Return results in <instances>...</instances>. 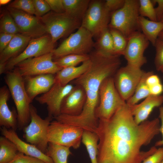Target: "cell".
<instances>
[{"instance_id": "1", "label": "cell", "mask_w": 163, "mask_h": 163, "mask_svg": "<svg viewBox=\"0 0 163 163\" xmlns=\"http://www.w3.org/2000/svg\"><path fill=\"white\" fill-rule=\"evenodd\" d=\"M160 125L158 118L137 124L126 103L109 120H99L98 163H142L157 149L141 150L160 133Z\"/></svg>"}, {"instance_id": "2", "label": "cell", "mask_w": 163, "mask_h": 163, "mask_svg": "<svg viewBox=\"0 0 163 163\" xmlns=\"http://www.w3.org/2000/svg\"><path fill=\"white\" fill-rule=\"evenodd\" d=\"M91 65L88 70L74 80L82 86L86 95V102L81 113L72 117L73 123L82 129L92 130L97 127L98 119L95 111L99 103V90L103 82L113 76L121 64L120 56L106 55L97 50L90 54Z\"/></svg>"}, {"instance_id": "3", "label": "cell", "mask_w": 163, "mask_h": 163, "mask_svg": "<svg viewBox=\"0 0 163 163\" xmlns=\"http://www.w3.org/2000/svg\"><path fill=\"white\" fill-rule=\"evenodd\" d=\"M5 73L4 80L16 107L18 128L23 129L30 121V107L32 102L27 92L24 78L17 68Z\"/></svg>"}, {"instance_id": "4", "label": "cell", "mask_w": 163, "mask_h": 163, "mask_svg": "<svg viewBox=\"0 0 163 163\" xmlns=\"http://www.w3.org/2000/svg\"><path fill=\"white\" fill-rule=\"evenodd\" d=\"M139 0H125L122 7L111 13L108 28L118 30L127 38L139 31Z\"/></svg>"}, {"instance_id": "5", "label": "cell", "mask_w": 163, "mask_h": 163, "mask_svg": "<svg viewBox=\"0 0 163 163\" xmlns=\"http://www.w3.org/2000/svg\"><path fill=\"white\" fill-rule=\"evenodd\" d=\"M113 77L105 79L100 86L99 103L95 111V115L98 120H109L126 103L116 88Z\"/></svg>"}, {"instance_id": "6", "label": "cell", "mask_w": 163, "mask_h": 163, "mask_svg": "<svg viewBox=\"0 0 163 163\" xmlns=\"http://www.w3.org/2000/svg\"><path fill=\"white\" fill-rule=\"evenodd\" d=\"M30 121L23 129V137L27 142L36 147L46 154L48 142L47 134L49 126L53 118L48 116L44 119L38 114L36 107L31 104L30 107Z\"/></svg>"}, {"instance_id": "7", "label": "cell", "mask_w": 163, "mask_h": 163, "mask_svg": "<svg viewBox=\"0 0 163 163\" xmlns=\"http://www.w3.org/2000/svg\"><path fill=\"white\" fill-rule=\"evenodd\" d=\"M90 33L80 27L76 31L71 34L52 52L53 59L70 54H88L95 43Z\"/></svg>"}, {"instance_id": "8", "label": "cell", "mask_w": 163, "mask_h": 163, "mask_svg": "<svg viewBox=\"0 0 163 163\" xmlns=\"http://www.w3.org/2000/svg\"><path fill=\"white\" fill-rule=\"evenodd\" d=\"M40 18L54 44L59 39L70 35L81 26V21L66 12L57 13L50 11Z\"/></svg>"}, {"instance_id": "9", "label": "cell", "mask_w": 163, "mask_h": 163, "mask_svg": "<svg viewBox=\"0 0 163 163\" xmlns=\"http://www.w3.org/2000/svg\"><path fill=\"white\" fill-rule=\"evenodd\" d=\"M84 130L75 126L58 121H52L47 134L49 142L77 149L80 146Z\"/></svg>"}, {"instance_id": "10", "label": "cell", "mask_w": 163, "mask_h": 163, "mask_svg": "<svg viewBox=\"0 0 163 163\" xmlns=\"http://www.w3.org/2000/svg\"><path fill=\"white\" fill-rule=\"evenodd\" d=\"M111 13L105 5V1H90L88 8L81 21V27L88 31L93 37L97 38L108 27Z\"/></svg>"}, {"instance_id": "11", "label": "cell", "mask_w": 163, "mask_h": 163, "mask_svg": "<svg viewBox=\"0 0 163 163\" xmlns=\"http://www.w3.org/2000/svg\"><path fill=\"white\" fill-rule=\"evenodd\" d=\"M144 72L141 68L127 64L119 68L114 74L113 77L116 88L124 101L133 95Z\"/></svg>"}, {"instance_id": "12", "label": "cell", "mask_w": 163, "mask_h": 163, "mask_svg": "<svg viewBox=\"0 0 163 163\" xmlns=\"http://www.w3.org/2000/svg\"><path fill=\"white\" fill-rule=\"evenodd\" d=\"M52 52L27 59L15 67L23 77L46 74H56L62 69L53 60Z\"/></svg>"}, {"instance_id": "13", "label": "cell", "mask_w": 163, "mask_h": 163, "mask_svg": "<svg viewBox=\"0 0 163 163\" xmlns=\"http://www.w3.org/2000/svg\"><path fill=\"white\" fill-rule=\"evenodd\" d=\"M54 44L48 34L39 37L32 38L23 52L6 63L5 73L13 70L19 63L28 58L41 56L52 52Z\"/></svg>"}, {"instance_id": "14", "label": "cell", "mask_w": 163, "mask_h": 163, "mask_svg": "<svg viewBox=\"0 0 163 163\" xmlns=\"http://www.w3.org/2000/svg\"><path fill=\"white\" fill-rule=\"evenodd\" d=\"M8 12L13 18L19 34L35 38L47 34L40 18L23 11L8 7Z\"/></svg>"}, {"instance_id": "15", "label": "cell", "mask_w": 163, "mask_h": 163, "mask_svg": "<svg viewBox=\"0 0 163 163\" xmlns=\"http://www.w3.org/2000/svg\"><path fill=\"white\" fill-rule=\"evenodd\" d=\"M149 42L142 32H135L128 38V42L123 55L127 62V65L139 68L147 62L144 56Z\"/></svg>"}, {"instance_id": "16", "label": "cell", "mask_w": 163, "mask_h": 163, "mask_svg": "<svg viewBox=\"0 0 163 163\" xmlns=\"http://www.w3.org/2000/svg\"><path fill=\"white\" fill-rule=\"evenodd\" d=\"M74 87L71 84L63 86L55 82L49 91L37 97L35 99L40 104H46L48 116L54 118L61 114L60 108L62 101Z\"/></svg>"}, {"instance_id": "17", "label": "cell", "mask_w": 163, "mask_h": 163, "mask_svg": "<svg viewBox=\"0 0 163 163\" xmlns=\"http://www.w3.org/2000/svg\"><path fill=\"white\" fill-rule=\"evenodd\" d=\"M86 100L84 89L80 85H75L63 100L61 106V114L71 116L79 115L82 110Z\"/></svg>"}, {"instance_id": "18", "label": "cell", "mask_w": 163, "mask_h": 163, "mask_svg": "<svg viewBox=\"0 0 163 163\" xmlns=\"http://www.w3.org/2000/svg\"><path fill=\"white\" fill-rule=\"evenodd\" d=\"M24 78L27 92L32 102L38 95L49 91L55 83V76L52 74L28 76Z\"/></svg>"}, {"instance_id": "19", "label": "cell", "mask_w": 163, "mask_h": 163, "mask_svg": "<svg viewBox=\"0 0 163 163\" xmlns=\"http://www.w3.org/2000/svg\"><path fill=\"white\" fill-rule=\"evenodd\" d=\"M0 129L2 135L14 144L19 152L27 155L37 158L46 163H54L50 157L42 152L35 146L20 139L15 131L3 127H2Z\"/></svg>"}, {"instance_id": "20", "label": "cell", "mask_w": 163, "mask_h": 163, "mask_svg": "<svg viewBox=\"0 0 163 163\" xmlns=\"http://www.w3.org/2000/svg\"><path fill=\"white\" fill-rule=\"evenodd\" d=\"M11 95L8 87L4 85L0 88V125L16 131L18 128V115L13 109L11 110L7 104Z\"/></svg>"}, {"instance_id": "21", "label": "cell", "mask_w": 163, "mask_h": 163, "mask_svg": "<svg viewBox=\"0 0 163 163\" xmlns=\"http://www.w3.org/2000/svg\"><path fill=\"white\" fill-rule=\"evenodd\" d=\"M21 34H15L9 43L0 54V72L5 73L6 63L24 50L32 39Z\"/></svg>"}, {"instance_id": "22", "label": "cell", "mask_w": 163, "mask_h": 163, "mask_svg": "<svg viewBox=\"0 0 163 163\" xmlns=\"http://www.w3.org/2000/svg\"><path fill=\"white\" fill-rule=\"evenodd\" d=\"M163 103V95H150L139 104L129 106L136 123L139 124L147 120L153 109Z\"/></svg>"}, {"instance_id": "23", "label": "cell", "mask_w": 163, "mask_h": 163, "mask_svg": "<svg viewBox=\"0 0 163 163\" xmlns=\"http://www.w3.org/2000/svg\"><path fill=\"white\" fill-rule=\"evenodd\" d=\"M91 65L90 58L78 66L63 68L55 74V82H57L63 86L66 85L70 82L78 78L85 72Z\"/></svg>"}, {"instance_id": "24", "label": "cell", "mask_w": 163, "mask_h": 163, "mask_svg": "<svg viewBox=\"0 0 163 163\" xmlns=\"http://www.w3.org/2000/svg\"><path fill=\"white\" fill-rule=\"evenodd\" d=\"M138 21L142 33L154 46L160 33L163 30V22L149 20L140 15Z\"/></svg>"}, {"instance_id": "25", "label": "cell", "mask_w": 163, "mask_h": 163, "mask_svg": "<svg viewBox=\"0 0 163 163\" xmlns=\"http://www.w3.org/2000/svg\"><path fill=\"white\" fill-rule=\"evenodd\" d=\"M89 0H62L65 12L82 21L88 8Z\"/></svg>"}, {"instance_id": "26", "label": "cell", "mask_w": 163, "mask_h": 163, "mask_svg": "<svg viewBox=\"0 0 163 163\" xmlns=\"http://www.w3.org/2000/svg\"><path fill=\"white\" fill-rule=\"evenodd\" d=\"M99 137L95 132L84 130L82 142L85 146L91 163H98L97 160Z\"/></svg>"}, {"instance_id": "27", "label": "cell", "mask_w": 163, "mask_h": 163, "mask_svg": "<svg viewBox=\"0 0 163 163\" xmlns=\"http://www.w3.org/2000/svg\"><path fill=\"white\" fill-rule=\"evenodd\" d=\"M14 143L5 137H0V163H9L19 153Z\"/></svg>"}, {"instance_id": "28", "label": "cell", "mask_w": 163, "mask_h": 163, "mask_svg": "<svg viewBox=\"0 0 163 163\" xmlns=\"http://www.w3.org/2000/svg\"><path fill=\"white\" fill-rule=\"evenodd\" d=\"M153 73L152 71L145 72L134 94L126 101L128 105L132 106L137 104L140 100L151 95L149 87L146 83V79L149 75Z\"/></svg>"}, {"instance_id": "29", "label": "cell", "mask_w": 163, "mask_h": 163, "mask_svg": "<svg viewBox=\"0 0 163 163\" xmlns=\"http://www.w3.org/2000/svg\"><path fill=\"white\" fill-rule=\"evenodd\" d=\"M71 154L69 147L49 142L46 154L54 163H67L68 157Z\"/></svg>"}, {"instance_id": "30", "label": "cell", "mask_w": 163, "mask_h": 163, "mask_svg": "<svg viewBox=\"0 0 163 163\" xmlns=\"http://www.w3.org/2000/svg\"><path fill=\"white\" fill-rule=\"evenodd\" d=\"M97 39L94 45L96 50L107 55H115L113 39L108 27L104 30Z\"/></svg>"}, {"instance_id": "31", "label": "cell", "mask_w": 163, "mask_h": 163, "mask_svg": "<svg viewBox=\"0 0 163 163\" xmlns=\"http://www.w3.org/2000/svg\"><path fill=\"white\" fill-rule=\"evenodd\" d=\"M90 59L89 54H72L66 55L53 61L60 67L64 68L77 66L81 62H83Z\"/></svg>"}, {"instance_id": "32", "label": "cell", "mask_w": 163, "mask_h": 163, "mask_svg": "<svg viewBox=\"0 0 163 163\" xmlns=\"http://www.w3.org/2000/svg\"><path fill=\"white\" fill-rule=\"evenodd\" d=\"M109 28L113 39L114 54L123 55L127 45L128 38L118 30Z\"/></svg>"}, {"instance_id": "33", "label": "cell", "mask_w": 163, "mask_h": 163, "mask_svg": "<svg viewBox=\"0 0 163 163\" xmlns=\"http://www.w3.org/2000/svg\"><path fill=\"white\" fill-rule=\"evenodd\" d=\"M0 25V33L14 35L19 34L18 27L8 12L4 14L2 16Z\"/></svg>"}, {"instance_id": "34", "label": "cell", "mask_w": 163, "mask_h": 163, "mask_svg": "<svg viewBox=\"0 0 163 163\" xmlns=\"http://www.w3.org/2000/svg\"><path fill=\"white\" fill-rule=\"evenodd\" d=\"M139 15L143 17H147L152 21H157L152 0H139Z\"/></svg>"}, {"instance_id": "35", "label": "cell", "mask_w": 163, "mask_h": 163, "mask_svg": "<svg viewBox=\"0 0 163 163\" xmlns=\"http://www.w3.org/2000/svg\"><path fill=\"white\" fill-rule=\"evenodd\" d=\"M8 7L35 16V11L32 0H16L11 2Z\"/></svg>"}, {"instance_id": "36", "label": "cell", "mask_w": 163, "mask_h": 163, "mask_svg": "<svg viewBox=\"0 0 163 163\" xmlns=\"http://www.w3.org/2000/svg\"><path fill=\"white\" fill-rule=\"evenodd\" d=\"M154 46L156 50L155 67L156 70L161 71L163 69V38L158 37Z\"/></svg>"}, {"instance_id": "37", "label": "cell", "mask_w": 163, "mask_h": 163, "mask_svg": "<svg viewBox=\"0 0 163 163\" xmlns=\"http://www.w3.org/2000/svg\"><path fill=\"white\" fill-rule=\"evenodd\" d=\"M35 10V16L40 18L50 12L51 10L46 0H32Z\"/></svg>"}, {"instance_id": "38", "label": "cell", "mask_w": 163, "mask_h": 163, "mask_svg": "<svg viewBox=\"0 0 163 163\" xmlns=\"http://www.w3.org/2000/svg\"><path fill=\"white\" fill-rule=\"evenodd\" d=\"M9 163H46L37 158L19 152L15 158Z\"/></svg>"}, {"instance_id": "39", "label": "cell", "mask_w": 163, "mask_h": 163, "mask_svg": "<svg viewBox=\"0 0 163 163\" xmlns=\"http://www.w3.org/2000/svg\"><path fill=\"white\" fill-rule=\"evenodd\" d=\"M163 159V146L157 149L153 154L146 158L142 163H161Z\"/></svg>"}, {"instance_id": "40", "label": "cell", "mask_w": 163, "mask_h": 163, "mask_svg": "<svg viewBox=\"0 0 163 163\" xmlns=\"http://www.w3.org/2000/svg\"><path fill=\"white\" fill-rule=\"evenodd\" d=\"M125 1V0H106L105 1V5L111 13L122 7Z\"/></svg>"}, {"instance_id": "41", "label": "cell", "mask_w": 163, "mask_h": 163, "mask_svg": "<svg viewBox=\"0 0 163 163\" xmlns=\"http://www.w3.org/2000/svg\"><path fill=\"white\" fill-rule=\"evenodd\" d=\"M51 9L56 13L65 12L62 0H46Z\"/></svg>"}, {"instance_id": "42", "label": "cell", "mask_w": 163, "mask_h": 163, "mask_svg": "<svg viewBox=\"0 0 163 163\" xmlns=\"http://www.w3.org/2000/svg\"><path fill=\"white\" fill-rule=\"evenodd\" d=\"M14 35L5 33H0V53L2 52L7 46Z\"/></svg>"}, {"instance_id": "43", "label": "cell", "mask_w": 163, "mask_h": 163, "mask_svg": "<svg viewBox=\"0 0 163 163\" xmlns=\"http://www.w3.org/2000/svg\"><path fill=\"white\" fill-rule=\"evenodd\" d=\"M152 1L153 4L157 3L158 6L155 8V10L157 21H160L163 17V0H153Z\"/></svg>"}, {"instance_id": "44", "label": "cell", "mask_w": 163, "mask_h": 163, "mask_svg": "<svg viewBox=\"0 0 163 163\" xmlns=\"http://www.w3.org/2000/svg\"><path fill=\"white\" fill-rule=\"evenodd\" d=\"M159 118L161 121L159 130L160 132L162 134V138L161 139L157 141L155 143V147L163 146V106H161L159 107Z\"/></svg>"}, {"instance_id": "45", "label": "cell", "mask_w": 163, "mask_h": 163, "mask_svg": "<svg viewBox=\"0 0 163 163\" xmlns=\"http://www.w3.org/2000/svg\"><path fill=\"white\" fill-rule=\"evenodd\" d=\"M151 95L158 96L163 92V85L160 83L149 87Z\"/></svg>"}, {"instance_id": "46", "label": "cell", "mask_w": 163, "mask_h": 163, "mask_svg": "<svg viewBox=\"0 0 163 163\" xmlns=\"http://www.w3.org/2000/svg\"><path fill=\"white\" fill-rule=\"evenodd\" d=\"M160 83V79L158 76L154 73L149 75L146 79V83L149 87Z\"/></svg>"}, {"instance_id": "47", "label": "cell", "mask_w": 163, "mask_h": 163, "mask_svg": "<svg viewBox=\"0 0 163 163\" xmlns=\"http://www.w3.org/2000/svg\"><path fill=\"white\" fill-rule=\"evenodd\" d=\"M10 0H0V4L1 5H4L10 2Z\"/></svg>"}, {"instance_id": "48", "label": "cell", "mask_w": 163, "mask_h": 163, "mask_svg": "<svg viewBox=\"0 0 163 163\" xmlns=\"http://www.w3.org/2000/svg\"><path fill=\"white\" fill-rule=\"evenodd\" d=\"M158 37L163 38V30L160 33Z\"/></svg>"}, {"instance_id": "49", "label": "cell", "mask_w": 163, "mask_h": 163, "mask_svg": "<svg viewBox=\"0 0 163 163\" xmlns=\"http://www.w3.org/2000/svg\"><path fill=\"white\" fill-rule=\"evenodd\" d=\"M161 21L162 22H163V18H162V19H161V21Z\"/></svg>"}, {"instance_id": "50", "label": "cell", "mask_w": 163, "mask_h": 163, "mask_svg": "<svg viewBox=\"0 0 163 163\" xmlns=\"http://www.w3.org/2000/svg\"><path fill=\"white\" fill-rule=\"evenodd\" d=\"M102 163H109L108 162H103Z\"/></svg>"}, {"instance_id": "51", "label": "cell", "mask_w": 163, "mask_h": 163, "mask_svg": "<svg viewBox=\"0 0 163 163\" xmlns=\"http://www.w3.org/2000/svg\"><path fill=\"white\" fill-rule=\"evenodd\" d=\"M161 72L163 73V69Z\"/></svg>"}, {"instance_id": "52", "label": "cell", "mask_w": 163, "mask_h": 163, "mask_svg": "<svg viewBox=\"0 0 163 163\" xmlns=\"http://www.w3.org/2000/svg\"><path fill=\"white\" fill-rule=\"evenodd\" d=\"M161 163H163V160H162V161Z\"/></svg>"}]
</instances>
